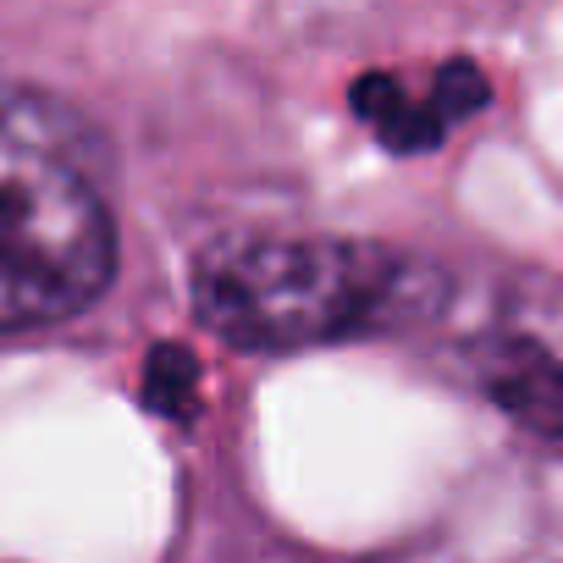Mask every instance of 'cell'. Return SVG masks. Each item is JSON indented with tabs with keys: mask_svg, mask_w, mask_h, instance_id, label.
Segmentation results:
<instances>
[{
	"mask_svg": "<svg viewBox=\"0 0 563 563\" xmlns=\"http://www.w3.org/2000/svg\"><path fill=\"white\" fill-rule=\"evenodd\" d=\"M453 349L508 420L563 448V282H514L492 294Z\"/></svg>",
	"mask_w": 563,
	"mask_h": 563,
	"instance_id": "3957f363",
	"label": "cell"
},
{
	"mask_svg": "<svg viewBox=\"0 0 563 563\" xmlns=\"http://www.w3.org/2000/svg\"><path fill=\"white\" fill-rule=\"evenodd\" d=\"M117 265V227L84 166L40 128L0 111V332L95 305Z\"/></svg>",
	"mask_w": 563,
	"mask_h": 563,
	"instance_id": "7a4b0ae2",
	"label": "cell"
},
{
	"mask_svg": "<svg viewBox=\"0 0 563 563\" xmlns=\"http://www.w3.org/2000/svg\"><path fill=\"white\" fill-rule=\"evenodd\" d=\"M486 78L470 62H448L437 67L426 84H409L398 73H371L354 84V111L382 133V144H393L398 155H420L431 144L448 139L453 122H464L470 111L486 106Z\"/></svg>",
	"mask_w": 563,
	"mask_h": 563,
	"instance_id": "277c9868",
	"label": "cell"
},
{
	"mask_svg": "<svg viewBox=\"0 0 563 563\" xmlns=\"http://www.w3.org/2000/svg\"><path fill=\"white\" fill-rule=\"evenodd\" d=\"M448 310V282L382 243L227 232L194 260V316L243 354H299Z\"/></svg>",
	"mask_w": 563,
	"mask_h": 563,
	"instance_id": "6da1fadb",
	"label": "cell"
}]
</instances>
